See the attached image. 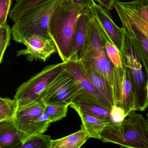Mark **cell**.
<instances>
[{
	"label": "cell",
	"mask_w": 148,
	"mask_h": 148,
	"mask_svg": "<svg viewBox=\"0 0 148 148\" xmlns=\"http://www.w3.org/2000/svg\"><path fill=\"white\" fill-rule=\"evenodd\" d=\"M88 8L64 0L55 9L49 23V33L62 62L70 59L74 33L80 15Z\"/></svg>",
	"instance_id": "cell-1"
},
{
	"label": "cell",
	"mask_w": 148,
	"mask_h": 148,
	"mask_svg": "<svg viewBox=\"0 0 148 148\" xmlns=\"http://www.w3.org/2000/svg\"><path fill=\"white\" fill-rule=\"evenodd\" d=\"M101 140L121 147L148 148L147 120L133 111L121 123H108L101 134Z\"/></svg>",
	"instance_id": "cell-2"
},
{
	"label": "cell",
	"mask_w": 148,
	"mask_h": 148,
	"mask_svg": "<svg viewBox=\"0 0 148 148\" xmlns=\"http://www.w3.org/2000/svg\"><path fill=\"white\" fill-rule=\"evenodd\" d=\"M64 0H48L36 6L14 22L11 28L14 41L22 43L33 35L50 38L49 23L55 9Z\"/></svg>",
	"instance_id": "cell-3"
},
{
	"label": "cell",
	"mask_w": 148,
	"mask_h": 148,
	"mask_svg": "<svg viewBox=\"0 0 148 148\" xmlns=\"http://www.w3.org/2000/svg\"><path fill=\"white\" fill-rule=\"evenodd\" d=\"M120 52L123 65L127 71L135 96L136 111H145L148 107L147 97V74L126 32Z\"/></svg>",
	"instance_id": "cell-4"
},
{
	"label": "cell",
	"mask_w": 148,
	"mask_h": 148,
	"mask_svg": "<svg viewBox=\"0 0 148 148\" xmlns=\"http://www.w3.org/2000/svg\"><path fill=\"white\" fill-rule=\"evenodd\" d=\"M79 61L90 64L104 78L112 89L114 98L115 89L114 68L106 54L100 34L92 17L87 46Z\"/></svg>",
	"instance_id": "cell-5"
},
{
	"label": "cell",
	"mask_w": 148,
	"mask_h": 148,
	"mask_svg": "<svg viewBox=\"0 0 148 148\" xmlns=\"http://www.w3.org/2000/svg\"><path fill=\"white\" fill-rule=\"evenodd\" d=\"M62 63L63 62L48 65L21 84L14 96L18 107L40 101V97L47 85L61 70Z\"/></svg>",
	"instance_id": "cell-6"
},
{
	"label": "cell",
	"mask_w": 148,
	"mask_h": 148,
	"mask_svg": "<svg viewBox=\"0 0 148 148\" xmlns=\"http://www.w3.org/2000/svg\"><path fill=\"white\" fill-rule=\"evenodd\" d=\"M78 94L79 90L73 78L62 68L47 85L40 101L44 104L69 106Z\"/></svg>",
	"instance_id": "cell-7"
},
{
	"label": "cell",
	"mask_w": 148,
	"mask_h": 148,
	"mask_svg": "<svg viewBox=\"0 0 148 148\" xmlns=\"http://www.w3.org/2000/svg\"><path fill=\"white\" fill-rule=\"evenodd\" d=\"M62 68L72 77L79 90L73 103L83 101L94 102L110 111L113 105L93 85L77 61L69 60L63 62Z\"/></svg>",
	"instance_id": "cell-8"
},
{
	"label": "cell",
	"mask_w": 148,
	"mask_h": 148,
	"mask_svg": "<svg viewBox=\"0 0 148 148\" xmlns=\"http://www.w3.org/2000/svg\"><path fill=\"white\" fill-rule=\"evenodd\" d=\"M114 68L115 80L114 105L122 108L127 116L133 111H136L135 96L125 67Z\"/></svg>",
	"instance_id": "cell-9"
},
{
	"label": "cell",
	"mask_w": 148,
	"mask_h": 148,
	"mask_svg": "<svg viewBox=\"0 0 148 148\" xmlns=\"http://www.w3.org/2000/svg\"><path fill=\"white\" fill-rule=\"evenodd\" d=\"M23 44L26 46V48L17 51L16 56L27 55L30 61L39 60L45 62L57 52L53 40L41 36L33 35L27 38Z\"/></svg>",
	"instance_id": "cell-10"
},
{
	"label": "cell",
	"mask_w": 148,
	"mask_h": 148,
	"mask_svg": "<svg viewBox=\"0 0 148 148\" xmlns=\"http://www.w3.org/2000/svg\"><path fill=\"white\" fill-rule=\"evenodd\" d=\"M126 34L131 40L148 75V39L133 24L121 10L114 7Z\"/></svg>",
	"instance_id": "cell-11"
},
{
	"label": "cell",
	"mask_w": 148,
	"mask_h": 148,
	"mask_svg": "<svg viewBox=\"0 0 148 148\" xmlns=\"http://www.w3.org/2000/svg\"><path fill=\"white\" fill-rule=\"evenodd\" d=\"M91 24V12L90 8H88L80 15L77 23L74 33L73 53L69 60L79 61L82 56L89 36Z\"/></svg>",
	"instance_id": "cell-12"
},
{
	"label": "cell",
	"mask_w": 148,
	"mask_h": 148,
	"mask_svg": "<svg viewBox=\"0 0 148 148\" xmlns=\"http://www.w3.org/2000/svg\"><path fill=\"white\" fill-rule=\"evenodd\" d=\"M90 8L91 13L98 20L113 43L121 51L125 33L124 28L117 26L107 10L99 4L95 3Z\"/></svg>",
	"instance_id": "cell-13"
},
{
	"label": "cell",
	"mask_w": 148,
	"mask_h": 148,
	"mask_svg": "<svg viewBox=\"0 0 148 148\" xmlns=\"http://www.w3.org/2000/svg\"><path fill=\"white\" fill-rule=\"evenodd\" d=\"M22 140L21 131L14 118L0 122V148H18Z\"/></svg>",
	"instance_id": "cell-14"
},
{
	"label": "cell",
	"mask_w": 148,
	"mask_h": 148,
	"mask_svg": "<svg viewBox=\"0 0 148 148\" xmlns=\"http://www.w3.org/2000/svg\"><path fill=\"white\" fill-rule=\"evenodd\" d=\"M77 113L82 121L81 129L85 131L90 138L101 140V134L108 123L84 113L75 103L69 105Z\"/></svg>",
	"instance_id": "cell-15"
},
{
	"label": "cell",
	"mask_w": 148,
	"mask_h": 148,
	"mask_svg": "<svg viewBox=\"0 0 148 148\" xmlns=\"http://www.w3.org/2000/svg\"><path fill=\"white\" fill-rule=\"evenodd\" d=\"M77 61L93 85L114 106V98L113 91L107 81L90 64L82 61Z\"/></svg>",
	"instance_id": "cell-16"
},
{
	"label": "cell",
	"mask_w": 148,
	"mask_h": 148,
	"mask_svg": "<svg viewBox=\"0 0 148 148\" xmlns=\"http://www.w3.org/2000/svg\"><path fill=\"white\" fill-rule=\"evenodd\" d=\"M45 108V104L41 101L17 107L14 120L19 129L28 122L41 115Z\"/></svg>",
	"instance_id": "cell-17"
},
{
	"label": "cell",
	"mask_w": 148,
	"mask_h": 148,
	"mask_svg": "<svg viewBox=\"0 0 148 148\" xmlns=\"http://www.w3.org/2000/svg\"><path fill=\"white\" fill-rule=\"evenodd\" d=\"M91 17L97 28L103 43L104 49L108 58L114 68H121L123 67L121 52L117 47L113 43L108 34L103 30L97 18L91 12Z\"/></svg>",
	"instance_id": "cell-18"
},
{
	"label": "cell",
	"mask_w": 148,
	"mask_h": 148,
	"mask_svg": "<svg viewBox=\"0 0 148 148\" xmlns=\"http://www.w3.org/2000/svg\"><path fill=\"white\" fill-rule=\"evenodd\" d=\"M52 123L50 116L44 111L40 116L28 122L20 129L22 134V141L31 136L44 134Z\"/></svg>",
	"instance_id": "cell-19"
},
{
	"label": "cell",
	"mask_w": 148,
	"mask_h": 148,
	"mask_svg": "<svg viewBox=\"0 0 148 148\" xmlns=\"http://www.w3.org/2000/svg\"><path fill=\"white\" fill-rule=\"evenodd\" d=\"M89 139L87 133L81 129L60 139L52 140L51 148H80Z\"/></svg>",
	"instance_id": "cell-20"
},
{
	"label": "cell",
	"mask_w": 148,
	"mask_h": 148,
	"mask_svg": "<svg viewBox=\"0 0 148 148\" xmlns=\"http://www.w3.org/2000/svg\"><path fill=\"white\" fill-rule=\"evenodd\" d=\"M84 113L90 115L106 123H111L110 111L94 102L83 101L74 103Z\"/></svg>",
	"instance_id": "cell-21"
},
{
	"label": "cell",
	"mask_w": 148,
	"mask_h": 148,
	"mask_svg": "<svg viewBox=\"0 0 148 148\" xmlns=\"http://www.w3.org/2000/svg\"><path fill=\"white\" fill-rule=\"evenodd\" d=\"M47 1L48 0H16L14 7L10 11V18L15 22L29 11Z\"/></svg>",
	"instance_id": "cell-22"
},
{
	"label": "cell",
	"mask_w": 148,
	"mask_h": 148,
	"mask_svg": "<svg viewBox=\"0 0 148 148\" xmlns=\"http://www.w3.org/2000/svg\"><path fill=\"white\" fill-rule=\"evenodd\" d=\"M121 10L128 20L136 27L148 39V22L142 17L128 8L122 2H116L114 5Z\"/></svg>",
	"instance_id": "cell-23"
},
{
	"label": "cell",
	"mask_w": 148,
	"mask_h": 148,
	"mask_svg": "<svg viewBox=\"0 0 148 148\" xmlns=\"http://www.w3.org/2000/svg\"><path fill=\"white\" fill-rule=\"evenodd\" d=\"M52 139L50 136L43 134L31 136L22 142L21 148H51Z\"/></svg>",
	"instance_id": "cell-24"
},
{
	"label": "cell",
	"mask_w": 148,
	"mask_h": 148,
	"mask_svg": "<svg viewBox=\"0 0 148 148\" xmlns=\"http://www.w3.org/2000/svg\"><path fill=\"white\" fill-rule=\"evenodd\" d=\"M18 107L14 99L3 98L0 102V122L14 118Z\"/></svg>",
	"instance_id": "cell-25"
},
{
	"label": "cell",
	"mask_w": 148,
	"mask_h": 148,
	"mask_svg": "<svg viewBox=\"0 0 148 148\" xmlns=\"http://www.w3.org/2000/svg\"><path fill=\"white\" fill-rule=\"evenodd\" d=\"M45 111L50 116L52 123L60 120L66 116L69 105L45 104Z\"/></svg>",
	"instance_id": "cell-26"
},
{
	"label": "cell",
	"mask_w": 148,
	"mask_h": 148,
	"mask_svg": "<svg viewBox=\"0 0 148 148\" xmlns=\"http://www.w3.org/2000/svg\"><path fill=\"white\" fill-rule=\"evenodd\" d=\"M122 2L125 6L136 12L148 22V0H134Z\"/></svg>",
	"instance_id": "cell-27"
},
{
	"label": "cell",
	"mask_w": 148,
	"mask_h": 148,
	"mask_svg": "<svg viewBox=\"0 0 148 148\" xmlns=\"http://www.w3.org/2000/svg\"><path fill=\"white\" fill-rule=\"evenodd\" d=\"M11 35V28L8 24L0 28V64L2 61L5 50L10 44Z\"/></svg>",
	"instance_id": "cell-28"
},
{
	"label": "cell",
	"mask_w": 148,
	"mask_h": 148,
	"mask_svg": "<svg viewBox=\"0 0 148 148\" xmlns=\"http://www.w3.org/2000/svg\"><path fill=\"white\" fill-rule=\"evenodd\" d=\"M11 5V0H0V28L7 24Z\"/></svg>",
	"instance_id": "cell-29"
},
{
	"label": "cell",
	"mask_w": 148,
	"mask_h": 148,
	"mask_svg": "<svg viewBox=\"0 0 148 148\" xmlns=\"http://www.w3.org/2000/svg\"><path fill=\"white\" fill-rule=\"evenodd\" d=\"M111 123H121L127 116L124 110L121 107L114 105L110 111Z\"/></svg>",
	"instance_id": "cell-30"
},
{
	"label": "cell",
	"mask_w": 148,
	"mask_h": 148,
	"mask_svg": "<svg viewBox=\"0 0 148 148\" xmlns=\"http://www.w3.org/2000/svg\"><path fill=\"white\" fill-rule=\"evenodd\" d=\"M98 4L108 10H112L114 8V5L120 0H94Z\"/></svg>",
	"instance_id": "cell-31"
},
{
	"label": "cell",
	"mask_w": 148,
	"mask_h": 148,
	"mask_svg": "<svg viewBox=\"0 0 148 148\" xmlns=\"http://www.w3.org/2000/svg\"><path fill=\"white\" fill-rule=\"evenodd\" d=\"M74 3L90 8L95 3L94 0H72Z\"/></svg>",
	"instance_id": "cell-32"
},
{
	"label": "cell",
	"mask_w": 148,
	"mask_h": 148,
	"mask_svg": "<svg viewBox=\"0 0 148 148\" xmlns=\"http://www.w3.org/2000/svg\"><path fill=\"white\" fill-rule=\"evenodd\" d=\"M147 101L148 103V75L147 76Z\"/></svg>",
	"instance_id": "cell-33"
},
{
	"label": "cell",
	"mask_w": 148,
	"mask_h": 148,
	"mask_svg": "<svg viewBox=\"0 0 148 148\" xmlns=\"http://www.w3.org/2000/svg\"><path fill=\"white\" fill-rule=\"evenodd\" d=\"M3 98H2V97H0V102H1V101L2 100Z\"/></svg>",
	"instance_id": "cell-34"
},
{
	"label": "cell",
	"mask_w": 148,
	"mask_h": 148,
	"mask_svg": "<svg viewBox=\"0 0 148 148\" xmlns=\"http://www.w3.org/2000/svg\"><path fill=\"white\" fill-rule=\"evenodd\" d=\"M147 121H148V113L147 114Z\"/></svg>",
	"instance_id": "cell-35"
}]
</instances>
